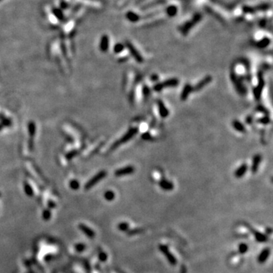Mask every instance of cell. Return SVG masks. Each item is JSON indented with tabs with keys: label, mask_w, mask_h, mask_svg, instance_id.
Segmentation results:
<instances>
[{
	"label": "cell",
	"mask_w": 273,
	"mask_h": 273,
	"mask_svg": "<svg viewBox=\"0 0 273 273\" xmlns=\"http://www.w3.org/2000/svg\"><path fill=\"white\" fill-rule=\"evenodd\" d=\"M265 82L264 79H263V76L262 72H259L258 74V84L257 86L254 88V96L257 100H259L261 98L262 95V91L263 90V87H264Z\"/></svg>",
	"instance_id": "cell-4"
},
{
	"label": "cell",
	"mask_w": 273,
	"mask_h": 273,
	"mask_svg": "<svg viewBox=\"0 0 273 273\" xmlns=\"http://www.w3.org/2000/svg\"><path fill=\"white\" fill-rule=\"evenodd\" d=\"M244 225L248 228V229L251 231V232L254 234V236L255 237L256 240H257L258 242H261V243H264V242H266L268 240V237L266 235V234H263L261 232H259L257 231V230L254 229L251 225H248L247 223H244Z\"/></svg>",
	"instance_id": "cell-6"
},
{
	"label": "cell",
	"mask_w": 273,
	"mask_h": 273,
	"mask_svg": "<svg viewBox=\"0 0 273 273\" xmlns=\"http://www.w3.org/2000/svg\"><path fill=\"white\" fill-rule=\"evenodd\" d=\"M105 175H106V172H105V171H100V172H99L93 179H91V180L89 181V183L87 184V188H90V187L93 186L94 185H96L98 181H99L102 180V178H104L105 177Z\"/></svg>",
	"instance_id": "cell-11"
},
{
	"label": "cell",
	"mask_w": 273,
	"mask_h": 273,
	"mask_svg": "<svg viewBox=\"0 0 273 273\" xmlns=\"http://www.w3.org/2000/svg\"><path fill=\"white\" fill-rule=\"evenodd\" d=\"M137 133H138L137 128H131V129L125 134V135L113 144L112 147V150H114V149L117 148L118 147H119V146L122 145V144L125 143H127L128 141H129L130 140H131L132 137H134Z\"/></svg>",
	"instance_id": "cell-1"
},
{
	"label": "cell",
	"mask_w": 273,
	"mask_h": 273,
	"mask_svg": "<svg viewBox=\"0 0 273 273\" xmlns=\"http://www.w3.org/2000/svg\"><path fill=\"white\" fill-rule=\"evenodd\" d=\"M213 78H212L211 76H206L203 78V80L200 81L197 85L195 86L194 87H193V91H199V90H202L203 87H205L206 86L208 85L210 82L212 81Z\"/></svg>",
	"instance_id": "cell-8"
},
{
	"label": "cell",
	"mask_w": 273,
	"mask_h": 273,
	"mask_svg": "<svg viewBox=\"0 0 273 273\" xmlns=\"http://www.w3.org/2000/svg\"><path fill=\"white\" fill-rule=\"evenodd\" d=\"M145 231V229L143 228H134V229H131V230H128L127 231V234H128L129 236H132V235H136V234H142Z\"/></svg>",
	"instance_id": "cell-17"
},
{
	"label": "cell",
	"mask_w": 273,
	"mask_h": 273,
	"mask_svg": "<svg viewBox=\"0 0 273 273\" xmlns=\"http://www.w3.org/2000/svg\"><path fill=\"white\" fill-rule=\"evenodd\" d=\"M258 123L263 124V125H267V124L270 123V119H269V116H264L263 118H260L257 120Z\"/></svg>",
	"instance_id": "cell-19"
},
{
	"label": "cell",
	"mask_w": 273,
	"mask_h": 273,
	"mask_svg": "<svg viewBox=\"0 0 273 273\" xmlns=\"http://www.w3.org/2000/svg\"><path fill=\"white\" fill-rule=\"evenodd\" d=\"M191 92H193L192 86L189 84H185L183 90H182L181 93V100L182 101L187 100V99H188V96H190Z\"/></svg>",
	"instance_id": "cell-10"
},
{
	"label": "cell",
	"mask_w": 273,
	"mask_h": 273,
	"mask_svg": "<svg viewBox=\"0 0 273 273\" xmlns=\"http://www.w3.org/2000/svg\"><path fill=\"white\" fill-rule=\"evenodd\" d=\"M261 160L262 157L260 154H257L254 156L252 162V166H251V171H252L253 174H255V173L257 172V170H258L259 165H260Z\"/></svg>",
	"instance_id": "cell-13"
},
{
	"label": "cell",
	"mask_w": 273,
	"mask_h": 273,
	"mask_svg": "<svg viewBox=\"0 0 273 273\" xmlns=\"http://www.w3.org/2000/svg\"><path fill=\"white\" fill-rule=\"evenodd\" d=\"M141 137H142L143 140H153V136H152L149 132L143 133V134H142V136H141Z\"/></svg>",
	"instance_id": "cell-22"
},
{
	"label": "cell",
	"mask_w": 273,
	"mask_h": 273,
	"mask_svg": "<svg viewBox=\"0 0 273 273\" xmlns=\"http://www.w3.org/2000/svg\"><path fill=\"white\" fill-rule=\"evenodd\" d=\"M247 165L246 164H243V165H240L238 168L234 172V176H235L237 178H240L243 177L245 174H246L247 171Z\"/></svg>",
	"instance_id": "cell-15"
},
{
	"label": "cell",
	"mask_w": 273,
	"mask_h": 273,
	"mask_svg": "<svg viewBox=\"0 0 273 273\" xmlns=\"http://www.w3.org/2000/svg\"><path fill=\"white\" fill-rule=\"evenodd\" d=\"M159 186L162 190L166 191H172L174 188V185L171 181H168L166 179H162L159 183Z\"/></svg>",
	"instance_id": "cell-14"
},
{
	"label": "cell",
	"mask_w": 273,
	"mask_h": 273,
	"mask_svg": "<svg viewBox=\"0 0 273 273\" xmlns=\"http://www.w3.org/2000/svg\"><path fill=\"white\" fill-rule=\"evenodd\" d=\"M269 255H270V249L269 247L264 248L263 251H261V253L259 255L257 260H258L259 263H264L267 260V259L269 258Z\"/></svg>",
	"instance_id": "cell-12"
},
{
	"label": "cell",
	"mask_w": 273,
	"mask_h": 273,
	"mask_svg": "<svg viewBox=\"0 0 273 273\" xmlns=\"http://www.w3.org/2000/svg\"><path fill=\"white\" fill-rule=\"evenodd\" d=\"M99 258H100V260H102V261H105V260H106V258H107L106 254H105V253H102V254H101L100 255H99Z\"/></svg>",
	"instance_id": "cell-26"
},
{
	"label": "cell",
	"mask_w": 273,
	"mask_h": 273,
	"mask_svg": "<svg viewBox=\"0 0 273 273\" xmlns=\"http://www.w3.org/2000/svg\"><path fill=\"white\" fill-rule=\"evenodd\" d=\"M179 81L177 78H171V79H168L166 81H163V82L159 83V84H156V85L153 87V90L156 92H159L165 88H168V87H175L178 85Z\"/></svg>",
	"instance_id": "cell-2"
},
{
	"label": "cell",
	"mask_w": 273,
	"mask_h": 273,
	"mask_svg": "<svg viewBox=\"0 0 273 273\" xmlns=\"http://www.w3.org/2000/svg\"><path fill=\"white\" fill-rule=\"evenodd\" d=\"M247 124L252 123V117H251V116H249V117L247 119Z\"/></svg>",
	"instance_id": "cell-27"
},
{
	"label": "cell",
	"mask_w": 273,
	"mask_h": 273,
	"mask_svg": "<svg viewBox=\"0 0 273 273\" xmlns=\"http://www.w3.org/2000/svg\"><path fill=\"white\" fill-rule=\"evenodd\" d=\"M231 81H232L233 84H234V87L237 90V93H240V95H245L247 93V89L246 87L244 85L243 82H242L241 79L237 77V75H236L235 74L232 73L231 75Z\"/></svg>",
	"instance_id": "cell-3"
},
{
	"label": "cell",
	"mask_w": 273,
	"mask_h": 273,
	"mask_svg": "<svg viewBox=\"0 0 273 273\" xmlns=\"http://www.w3.org/2000/svg\"><path fill=\"white\" fill-rule=\"evenodd\" d=\"M134 172V167L131 166V165H128V166H125L124 167V168L118 169L117 171L115 172V175H116L117 177H121V176L127 175H131Z\"/></svg>",
	"instance_id": "cell-7"
},
{
	"label": "cell",
	"mask_w": 273,
	"mask_h": 273,
	"mask_svg": "<svg viewBox=\"0 0 273 273\" xmlns=\"http://www.w3.org/2000/svg\"><path fill=\"white\" fill-rule=\"evenodd\" d=\"M105 197L106 200H109V201H111V200H112L113 199L115 198V194L111 191H107V192L105 194Z\"/></svg>",
	"instance_id": "cell-21"
},
{
	"label": "cell",
	"mask_w": 273,
	"mask_h": 273,
	"mask_svg": "<svg viewBox=\"0 0 273 273\" xmlns=\"http://www.w3.org/2000/svg\"><path fill=\"white\" fill-rule=\"evenodd\" d=\"M248 251V246L246 244H240L239 245V253L241 254H245V253L247 252Z\"/></svg>",
	"instance_id": "cell-18"
},
{
	"label": "cell",
	"mask_w": 273,
	"mask_h": 273,
	"mask_svg": "<svg viewBox=\"0 0 273 273\" xmlns=\"http://www.w3.org/2000/svg\"><path fill=\"white\" fill-rule=\"evenodd\" d=\"M159 249L165 255V257H166L167 260H168L170 264L172 265V266H175V265L177 264V259L170 252L169 250H168V247L166 245L160 244L159 247Z\"/></svg>",
	"instance_id": "cell-5"
},
{
	"label": "cell",
	"mask_w": 273,
	"mask_h": 273,
	"mask_svg": "<svg viewBox=\"0 0 273 273\" xmlns=\"http://www.w3.org/2000/svg\"><path fill=\"white\" fill-rule=\"evenodd\" d=\"M180 273H188V270H187V267L185 265H181V266Z\"/></svg>",
	"instance_id": "cell-25"
},
{
	"label": "cell",
	"mask_w": 273,
	"mask_h": 273,
	"mask_svg": "<svg viewBox=\"0 0 273 273\" xmlns=\"http://www.w3.org/2000/svg\"><path fill=\"white\" fill-rule=\"evenodd\" d=\"M266 232H268L269 234H271L272 233V229L271 228H266Z\"/></svg>",
	"instance_id": "cell-28"
},
{
	"label": "cell",
	"mask_w": 273,
	"mask_h": 273,
	"mask_svg": "<svg viewBox=\"0 0 273 273\" xmlns=\"http://www.w3.org/2000/svg\"><path fill=\"white\" fill-rule=\"evenodd\" d=\"M257 110H258L259 112H263V113H265V114H268V111H267V109H266L264 108V107H263V106H259L258 108H257Z\"/></svg>",
	"instance_id": "cell-24"
},
{
	"label": "cell",
	"mask_w": 273,
	"mask_h": 273,
	"mask_svg": "<svg viewBox=\"0 0 273 273\" xmlns=\"http://www.w3.org/2000/svg\"><path fill=\"white\" fill-rule=\"evenodd\" d=\"M157 105L158 107H159V115H160L161 117L163 118V119H165V118L168 117L169 112H168V109L166 108L164 102L161 99H159V100H157Z\"/></svg>",
	"instance_id": "cell-9"
},
{
	"label": "cell",
	"mask_w": 273,
	"mask_h": 273,
	"mask_svg": "<svg viewBox=\"0 0 273 273\" xmlns=\"http://www.w3.org/2000/svg\"><path fill=\"white\" fill-rule=\"evenodd\" d=\"M117 272H118V273H125V272H123V271L119 270V269H118V270H117Z\"/></svg>",
	"instance_id": "cell-29"
},
{
	"label": "cell",
	"mask_w": 273,
	"mask_h": 273,
	"mask_svg": "<svg viewBox=\"0 0 273 273\" xmlns=\"http://www.w3.org/2000/svg\"><path fill=\"white\" fill-rule=\"evenodd\" d=\"M150 89H149V87H147V86H144V87H143V96L147 98L149 96V95H150Z\"/></svg>",
	"instance_id": "cell-23"
},
{
	"label": "cell",
	"mask_w": 273,
	"mask_h": 273,
	"mask_svg": "<svg viewBox=\"0 0 273 273\" xmlns=\"http://www.w3.org/2000/svg\"><path fill=\"white\" fill-rule=\"evenodd\" d=\"M232 125H233V128L236 130V131H239V132H245V127L244 125H243L242 123H240L239 121L237 120H234V122H232Z\"/></svg>",
	"instance_id": "cell-16"
},
{
	"label": "cell",
	"mask_w": 273,
	"mask_h": 273,
	"mask_svg": "<svg viewBox=\"0 0 273 273\" xmlns=\"http://www.w3.org/2000/svg\"><path fill=\"white\" fill-rule=\"evenodd\" d=\"M119 228L122 231H127L129 228V225L127 222H122L119 225Z\"/></svg>",
	"instance_id": "cell-20"
}]
</instances>
